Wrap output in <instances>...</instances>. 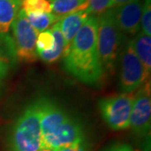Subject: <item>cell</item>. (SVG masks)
I'll return each mask as SVG.
<instances>
[{
    "label": "cell",
    "mask_w": 151,
    "mask_h": 151,
    "mask_svg": "<svg viewBox=\"0 0 151 151\" xmlns=\"http://www.w3.org/2000/svg\"><path fill=\"white\" fill-rule=\"evenodd\" d=\"M113 8V0H88L86 10L90 15L99 16Z\"/></svg>",
    "instance_id": "obj_19"
},
{
    "label": "cell",
    "mask_w": 151,
    "mask_h": 151,
    "mask_svg": "<svg viewBox=\"0 0 151 151\" xmlns=\"http://www.w3.org/2000/svg\"><path fill=\"white\" fill-rule=\"evenodd\" d=\"M134 96L121 93L102 98L98 108L102 118L113 130H124L129 128V119Z\"/></svg>",
    "instance_id": "obj_7"
},
{
    "label": "cell",
    "mask_w": 151,
    "mask_h": 151,
    "mask_svg": "<svg viewBox=\"0 0 151 151\" xmlns=\"http://www.w3.org/2000/svg\"><path fill=\"white\" fill-rule=\"evenodd\" d=\"M134 1H137V0H113V8L124 5V4H129V3L134 2Z\"/></svg>",
    "instance_id": "obj_23"
},
{
    "label": "cell",
    "mask_w": 151,
    "mask_h": 151,
    "mask_svg": "<svg viewBox=\"0 0 151 151\" xmlns=\"http://www.w3.org/2000/svg\"><path fill=\"white\" fill-rule=\"evenodd\" d=\"M97 16L90 15L63 54L65 70L86 85L98 86L106 76L97 47Z\"/></svg>",
    "instance_id": "obj_1"
},
{
    "label": "cell",
    "mask_w": 151,
    "mask_h": 151,
    "mask_svg": "<svg viewBox=\"0 0 151 151\" xmlns=\"http://www.w3.org/2000/svg\"><path fill=\"white\" fill-rule=\"evenodd\" d=\"M54 14L65 17L70 14L86 10L88 6V0H48Z\"/></svg>",
    "instance_id": "obj_15"
},
{
    "label": "cell",
    "mask_w": 151,
    "mask_h": 151,
    "mask_svg": "<svg viewBox=\"0 0 151 151\" xmlns=\"http://www.w3.org/2000/svg\"><path fill=\"white\" fill-rule=\"evenodd\" d=\"M142 9L143 2L141 0L112 8L115 23L124 35H136L140 31Z\"/></svg>",
    "instance_id": "obj_9"
},
{
    "label": "cell",
    "mask_w": 151,
    "mask_h": 151,
    "mask_svg": "<svg viewBox=\"0 0 151 151\" xmlns=\"http://www.w3.org/2000/svg\"><path fill=\"white\" fill-rule=\"evenodd\" d=\"M40 151H55V150H52V149H48V148H43Z\"/></svg>",
    "instance_id": "obj_24"
},
{
    "label": "cell",
    "mask_w": 151,
    "mask_h": 151,
    "mask_svg": "<svg viewBox=\"0 0 151 151\" xmlns=\"http://www.w3.org/2000/svg\"><path fill=\"white\" fill-rule=\"evenodd\" d=\"M39 101L43 148L57 150L87 140L81 123L58 103L46 97Z\"/></svg>",
    "instance_id": "obj_2"
},
{
    "label": "cell",
    "mask_w": 151,
    "mask_h": 151,
    "mask_svg": "<svg viewBox=\"0 0 151 151\" xmlns=\"http://www.w3.org/2000/svg\"><path fill=\"white\" fill-rule=\"evenodd\" d=\"M10 28L17 59L26 63L35 62L38 60L36 53L38 34L30 25L24 10L19 11Z\"/></svg>",
    "instance_id": "obj_6"
},
{
    "label": "cell",
    "mask_w": 151,
    "mask_h": 151,
    "mask_svg": "<svg viewBox=\"0 0 151 151\" xmlns=\"http://www.w3.org/2000/svg\"><path fill=\"white\" fill-rule=\"evenodd\" d=\"M150 81L145 82L134 96L129 128L140 137L150 134L151 125Z\"/></svg>",
    "instance_id": "obj_8"
},
{
    "label": "cell",
    "mask_w": 151,
    "mask_h": 151,
    "mask_svg": "<svg viewBox=\"0 0 151 151\" xmlns=\"http://www.w3.org/2000/svg\"><path fill=\"white\" fill-rule=\"evenodd\" d=\"M55 151H91L89 142L87 140L78 142L70 145L59 148Z\"/></svg>",
    "instance_id": "obj_21"
},
{
    "label": "cell",
    "mask_w": 151,
    "mask_h": 151,
    "mask_svg": "<svg viewBox=\"0 0 151 151\" xmlns=\"http://www.w3.org/2000/svg\"><path fill=\"white\" fill-rule=\"evenodd\" d=\"M9 151H40L43 149L39 99L28 105L14 124L8 139Z\"/></svg>",
    "instance_id": "obj_3"
},
{
    "label": "cell",
    "mask_w": 151,
    "mask_h": 151,
    "mask_svg": "<svg viewBox=\"0 0 151 151\" xmlns=\"http://www.w3.org/2000/svg\"><path fill=\"white\" fill-rule=\"evenodd\" d=\"M145 151H150V143H149V145H146L145 148Z\"/></svg>",
    "instance_id": "obj_25"
},
{
    "label": "cell",
    "mask_w": 151,
    "mask_h": 151,
    "mask_svg": "<svg viewBox=\"0 0 151 151\" xmlns=\"http://www.w3.org/2000/svg\"><path fill=\"white\" fill-rule=\"evenodd\" d=\"M151 36H148L141 31L132 40L133 46L137 56L143 65L146 76L150 79L151 74Z\"/></svg>",
    "instance_id": "obj_12"
},
{
    "label": "cell",
    "mask_w": 151,
    "mask_h": 151,
    "mask_svg": "<svg viewBox=\"0 0 151 151\" xmlns=\"http://www.w3.org/2000/svg\"><path fill=\"white\" fill-rule=\"evenodd\" d=\"M50 30L55 39V44L53 47L48 51L37 53L38 57H40L43 61L48 64L56 62L60 57H62L65 50L64 38L60 30V21L55 23L54 25H52Z\"/></svg>",
    "instance_id": "obj_13"
},
{
    "label": "cell",
    "mask_w": 151,
    "mask_h": 151,
    "mask_svg": "<svg viewBox=\"0 0 151 151\" xmlns=\"http://www.w3.org/2000/svg\"><path fill=\"white\" fill-rule=\"evenodd\" d=\"M54 44L55 39L50 29L40 33L36 40V53L48 51L52 49Z\"/></svg>",
    "instance_id": "obj_18"
},
{
    "label": "cell",
    "mask_w": 151,
    "mask_h": 151,
    "mask_svg": "<svg viewBox=\"0 0 151 151\" xmlns=\"http://www.w3.org/2000/svg\"><path fill=\"white\" fill-rule=\"evenodd\" d=\"M119 86L122 93L132 94L145 82L150 81L135 52L132 40H127L119 54Z\"/></svg>",
    "instance_id": "obj_5"
},
{
    "label": "cell",
    "mask_w": 151,
    "mask_h": 151,
    "mask_svg": "<svg viewBox=\"0 0 151 151\" xmlns=\"http://www.w3.org/2000/svg\"><path fill=\"white\" fill-rule=\"evenodd\" d=\"M26 16L30 25L38 35L60 21L63 18L51 13H32L26 14Z\"/></svg>",
    "instance_id": "obj_16"
},
{
    "label": "cell",
    "mask_w": 151,
    "mask_h": 151,
    "mask_svg": "<svg viewBox=\"0 0 151 151\" xmlns=\"http://www.w3.org/2000/svg\"><path fill=\"white\" fill-rule=\"evenodd\" d=\"M19 8L20 0H0V34H9Z\"/></svg>",
    "instance_id": "obj_14"
},
{
    "label": "cell",
    "mask_w": 151,
    "mask_h": 151,
    "mask_svg": "<svg viewBox=\"0 0 151 151\" xmlns=\"http://www.w3.org/2000/svg\"><path fill=\"white\" fill-rule=\"evenodd\" d=\"M128 39L117 26L112 9L97 16V52L105 76L113 75L121 49Z\"/></svg>",
    "instance_id": "obj_4"
},
{
    "label": "cell",
    "mask_w": 151,
    "mask_h": 151,
    "mask_svg": "<svg viewBox=\"0 0 151 151\" xmlns=\"http://www.w3.org/2000/svg\"><path fill=\"white\" fill-rule=\"evenodd\" d=\"M141 32L151 36V0H145L143 3L140 19Z\"/></svg>",
    "instance_id": "obj_20"
},
{
    "label": "cell",
    "mask_w": 151,
    "mask_h": 151,
    "mask_svg": "<svg viewBox=\"0 0 151 151\" xmlns=\"http://www.w3.org/2000/svg\"><path fill=\"white\" fill-rule=\"evenodd\" d=\"M20 6L25 14L32 13H51L48 0H21Z\"/></svg>",
    "instance_id": "obj_17"
},
{
    "label": "cell",
    "mask_w": 151,
    "mask_h": 151,
    "mask_svg": "<svg viewBox=\"0 0 151 151\" xmlns=\"http://www.w3.org/2000/svg\"><path fill=\"white\" fill-rule=\"evenodd\" d=\"M89 16L90 14L86 12V10H81L63 17L62 19L60 21V30L64 38L65 43L64 52L69 48L76 35L79 31V29L84 24V23L86 21Z\"/></svg>",
    "instance_id": "obj_10"
},
{
    "label": "cell",
    "mask_w": 151,
    "mask_h": 151,
    "mask_svg": "<svg viewBox=\"0 0 151 151\" xmlns=\"http://www.w3.org/2000/svg\"><path fill=\"white\" fill-rule=\"evenodd\" d=\"M103 151H135L132 147L127 144H117L107 148Z\"/></svg>",
    "instance_id": "obj_22"
},
{
    "label": "cell",
    "mask_w": 151,
    "mask_h": 151,
    "mask_svg": "<svg viewBox=\"0 0 151 151\" xmlns=\"http://www.w3.org/2000/svg\"><path fill=\"white\" fill-rule=\"evenodd\" d=\"M16 51L13 38L9 34H0V79L5 78L16 64Z\"/></svg>",
    "instance_id": "obj_11"
}]
</instances>
